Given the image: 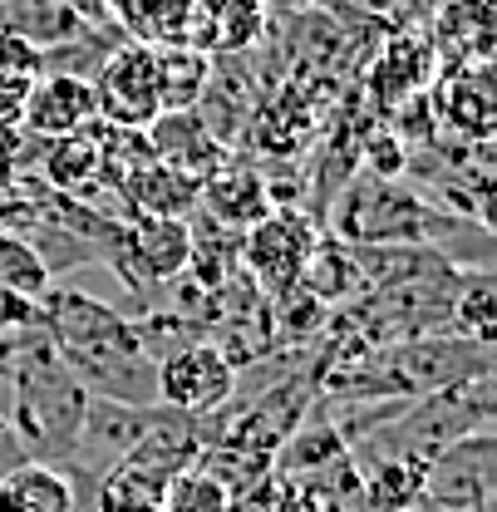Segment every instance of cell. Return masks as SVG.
Returning a JSON list of instances; mask_svg holds the SVG:
<instances>
[{"instance_id":"14","label":"cell","mask_w":497,"mask_h":512,"mask_svg":"<svg viewBox=\"0 0 497 512\" xmlns=\"http://www.w3.org/2000/svg\"><path fill=\"white\" fill-rule=\"evenodd\" d=\"M0 30H10L50 55L55 45H64V35L89 30V25L79 15H69L60 0H0Z\"/></svg>"},{"instance_id":"6","label":"cell","mask_w":497,"mask_h":512,"mask_svg":"<svg viewBox=\"0 0 497 512\" xmlns=\"http://www.w3.org/2000/svg\"><path fill=\"white\" fill-rule=\"evenodd\" d=\"M158 394L183 414H207L237 394V370L217 345H183L158 365Z\"/></svg>"},{"instance_id":"5","label":"cell","mask_w":497,"mask_h":512,"mask_svg":"<svg viewBox=\"0 0 497 512\" xmlns=\"http://www.w3.org/2000/svg\"><path fill=\"white\" fill-rule=\"evenodd\" d=\"M99 124V99H94V84L89 74H40L25 94V109H20V133L30 138H69V133H84V128Z\"/></svg>"},{"instance_id":"16","label":"cell","mask_w":497,"mask_h":512,"mask_svg":"<svg viewBox=\"0 0 497 512\" xmlns=\"http://www.w3.org/2000/svg\"><path fill=\"white\" fill-rule=\"evenodd\" d=\"M429 50L419 45V40H394L379 60H374V89L384 94V99H404V94H414L419 84H424V74H429Z\"/></svg>"},{"instance_id":"11","label":"cell","mask_w":497,"mask_h":512,"mask_svg":"<svg viewBox=\"0 0 497 512\" xmlns=\"http://www.w3.org/2000/svg\"><path fill=\"white\" fill-rule=\"evenodd\" d=\"M168 478V468L128 453L99 488V512H168Z\"/></svg>"},{"instance_id":"3","label":"cell","mask_w":497,"mask_h":512,"mask_svg":"<svg viewBox=\"0 0 497 512\" xmlns=\"http://www.w3.org/2000/svg\"><path fill=\"white\" fill-rule=\"evenodd\" d=\"M109 256L128 281H173L192 266V227L183 217H128L124 227H104Z\"/></svg>"},{"instance_id":"13","label":"cell","mask_w":497,"mask_h":512,"mask_svg":"<svg viewBox=\"0 0 497 512\" xmlns=\"http://www.w3.org/2000/svg\"><path fill=\"white\" fill-rule=\"evenodd\" d=\"M45 178L60 192L94 188V178H104V148H99V124L69 138H45Z\"/></svg>"},{"instance_id":"10","label":"cell","mask_w":497,"mask_h":512,"mask_svg":"<svg viewBox=\"0 0 497 512\" xmlns=\"http://www.w3.org/2000/svg\"><path fill=\"white\" fill-rule=\"evenodd\" d=\"M153 64H158V109L163 114H183L197 109L207 84H212V55L197 45H153Z\"/></svg>"},{"instance_id":"18","label":"cell","mask_w":497,"mask_h":512,"mask_svg":"<svg viewBox=\"0 0 497 512\" xmlns=\"http://www.w3.org/2000/svg\"><path fill=\"white\" fill-rule=\"evenodd\" d=\"M493 316H497L493 286H488V281H473V286L458 296V330L473 335L478 345H488V340H493Z\"/></svg>"},{"instance_id":"17","label":"cell","mask_w":497,"mask_h":512,"mask_svg":"<svg viewBox=\"0 0 497 512\" xmlns=\"http://www.w3.org/2000/svg\"><path fill=\"white\" fill-rule=\"evenodd\" d=\"M227 483L217 478V473H202V468H192V473H173L168 478V512H227Z\"/></svg>"},{"instance_id":"19","label":"cell","mask_w":497,"mask_h":512,"mask_svg":"<svg viewBox=\"0 0 497 512\" xmlns=\"http://www.w3.org/2000/svg\"><path fill=\"white\" fill-rule=\"evenodd\" d=\"M45 64H50V55H45L40 45H30V40H20V35L0 30V74L40 79V74H45Z\"/></svg>"},{"instance_id":"7","label":"cell","mask_w":497,"mask_h":512,"mask_svg":"<svg viewBox=\"0 0 497 512\" xmlns=\"http://www.w3.org/2000/svg\"><path fill=\"white\" fill-rule=\"evenodd\" d=\"M143 143L153 153V163L183 173V178H212L232 153L222 143V133L212 128V119H202V109H183V114H158L143 128Z\"/></svg>"},{"instance_id":"22","label":"cell","mask_w":497,"mask_h":512,"mask_svg":"<svg viewBox=\"0 0 497 512\" xmlns=\"http://www.w3.org/2000/svg\"><path fill=\"white\" fill-rule=\"evenodd\" d=\"M69 15H79L84 25H104V0H60Z\"/></svg>"},{"instance_id":"12","label":"cell","mask_w":497,"mask_h":512,"mask_svg":"<svg viewBox=\"0 0 497 512\" xmlns=\"http://www.w3.org/2000/svg\"><path fill=\"white\" fill-rule=\"evenodd\" d=\"M0 512H74V488L50 463H20L0 478Z\"/></svg>"},{"instance_id":"15","label":"cell","mask_w":497,"mask_h":512,"mask_svg":"<svg viewBox=\"0 0 497 512\" xmlns=\"http://www.w3.org/2000/svg\"><path fill=\"white\" fill-rule=\"evenodd\" d=\"M0 291L25 296V301H40V296L50 291V266H45V256L35 252L25 237L5 232V227H0Z\"/></svg>"},{"instance_id":"8","label":"cell","mask_w":497,"mask_h":512,"mask_svg":"<svg viewBox=\"0 0 497 512\" xmlns=\"http://www.w3.org/2000/svg\"><path fill=\"white\" fill-rule=\"evenodd\" d=\"M197 202H202L222 227H237V232L256 227V222L276 207V197H271V188H266L261 168H251V163H232V158H227L212 178H202Z\"/></svg>"},{"instance_id":"21","label":"cell","mask_w":497,"mask_h":512,"mask_svg":"<svg viewBox=\"0 0 497 512\" xmlns=\"http://www.w3.org/2000/svg\"><path fill=\"white\" fill-rule=\"evenodd\" d=\"M370 168L389 183V178H399V168H404V143L394 138V133H384V138H370Z\"/></svg>"},{"instance_id":"20","label":"cell","mask_w":497,"mask_h":512,"mask_svg":"<svg viewBox=\"0 0 497 512\" xmlns=\"http://www.w3.org/2000/svg\"><path fill=\"white\" fill-rule=\"evenodd\" d=\"M35 79H15V74H0V138L10 143L20 133V109H25V94H30Z\"/></svg>"},{"instance_id":"23","label":"cell","mask_w":497,"mask_h":512,"mask_svg":"<svg viewBox=\"0 0 497 512\" xmlns=\"http://www.w3.org/2000/svg\"><path fill=\"white\" fill-rule=\"evenodd\" d=\"M5 148H10V143H5V138H0V163H5Z\"/></svg>"},{"instance_id":"4","label":"cell","mask_w":497,"mask_h":512,"mask_svg":"<svg viewBox=\"0 0 497 512\" xmlns=\"http://www.w3.org/2000/svg\"><path fill=\"white\" fill-rule=\"evenodd\" d=\"M429 207L394 183H355L335 207V227L345 242H424L429 232Z\"/></svg>"},{"instance_id":"9","label":"cell","mask_w":497,"mask_h":512,"mask_svg":"<svg viewBox=\"0 0 497 512\" xmlns=\"http://www.w3.org/2000/svg\"><path fill=\"white\" fill-rule=\"evenodd\" d=\"M197 188H202L197 178H183L148 158L119 183V197L128 202L133 217H187L197 207Z\"/></svg>"},{"instance_id":"1","label":"cell","mask_w":497,"mask_h":512,"mask_svg":"<svg viewBox=\"0 0 497 512\" xmlns=\"http://www.w3.org/2000/svg\"><path fill=\"white\" fill-rule=\"evenodd\" d=\"M89 84H94V99H99V124L143 133V128L163 114V109H158V64H153V45H138V40L114 45Z\"/></svg>"},{"instance_id":"2","label":"cell","mask_w":497,"mask_h":512,"mask_svg":"<svg viewBox=\"0 0 497 512\" xmlns=\"http://www.w3.org/2000/svg\"><path fill=\"white\" fill-rule=\"evenodd\" d=\"M315 227L291 212V207H271L256 227H247V237L237 242V261L247 266V276L261 291H291L306 271V261L315 252Z\"/></svg>"}]
</instances>
